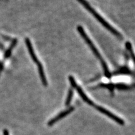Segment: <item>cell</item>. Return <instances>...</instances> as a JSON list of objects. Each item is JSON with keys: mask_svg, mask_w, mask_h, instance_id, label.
I'll list each match as a JSON object with an SVG mask.
<instances>
[{"mask_svg": "<svg viewBox=\"0 0 135 135\" xmlns=\"http://www.w3.org/2000/svg\"><path fill=\"white\" fill-rule=\"evenodd\" d=\"M77 30H78V33H79V35H81V36L82 37V38L84 40V41L86 42L88 46H89L90 49L92 51V52L94 53V54L95 55V56L99 59V60H100L101 66H102V67H103V69L104 71V74H105V76H106V77L108 78H110L112 76V74H111L110 72V71L108 68V66L106 62L105 61L104 59H103L102 56H101V55H100V52H99V51L98 50V49H96V47H95V46L94 45V44L92 43V41L90 39V38L88 37V36H87L86 32H84V30L83 29V27L82 26H81V25H78L77 27Z\"/></svg>", "mask_w": 135, "mask_h": 135, "instance_id": "1", "label": "cell"}, {"mask_svg": "<svg viewBox=\"0 0 135 135\" xmlns=\"http://www.w3.org/2000/svg\"><path fill=\"white\" fill-rule=\"evenodd\" d=\"M77 1L79 3H81L84 6V7L89 11L90 13L95 17L96 19L98 20V22H99L101 24V25H103L107 30H108L110 32H111L113 35H114L120 39L122 38V36L121 34L119 32L117 31L115 28H114L111 25H110L107 21L98 13V12H97L95 11V10L94 9L90 4L87 2L86 0H77Z\"/></svg>", "mask_w": 135, "mask_h": 135, "instance_id": "2", "label": "cell"}, {"mask_svg": "<svg viewBox=\"0 0 135 135\" xmlns=\"http://www.w3.org/2000/svg\"><path fill=\"white\" fill-rule=\"evenodd\" d=\"M69 82H70V83L71 84V87H72L74 88H75V89L77 90V91L78 93V94L81 97L82 99L84 101H85V102H86L88 104L91 105V106H95L94 103H93V101H92L89 98H88V97L86 96V95L84 94V92H83V91L81 88V87H80L78 85L77 83H76L75 79L73 78V76L70 75L69 77Z\"/></svg>", "mask_w": 135, "mask_h": 135, "instance_id": "3", "label": "cell"}, {"mask_svg": "<svg viewBox=\"0 0 135 135\" xmlns=\"http://www.w3.org/2000/svg\"><path fill=\"white\" fill-rule=\"evenodd\" d=\"M95 108L97 110H99L101 113H102L103 114H104L106 115L107 116H108L110 118H111V119H113L117 123H118V124H121V125H123L124 124V122L123 121V120H122L119 117H118L116 115H115L114 114H113V113H112L111 112H110L109 111L105 109V108L101 107H99V106H95Z\"/></svg>", "mask_w": 135, "mask_h": 135, "instance_id": "4", "label": "cell"}, {"mask_svg": "<svg viewBox=\"0 0 135 135\" xmlns=\"http://www.w3.org/2000/svg\"><path fill=\"white\" fill-rule=\"evenodd\" d=\"M74 110V107H70L69 109H66V110L62 112L61 113L57 115H56L55 117H54V118H52V119H51L48 123V125L49 126H51L53 124H54L55 123H56L57 122H58L59 120L61 119L62 118H63L64 117H65V116H66L67 115H68L69 114H70L71 112H72Z\"/></svg>", "mask_w": 135, "mask_h": 135, "instance_id": "5", "label": "cell"}, {"mask_svg": "<svg viewBox=\"0 0 135 135\" xmlns=\"http://www.w3.org/2000/svg\"><path fill=\"white\" fill-rule=\"evenodd\" d=\"M25 44H26L28 50V52L32 58V60L35 62V64H38L40 62L38 60V59L36 55L35 54V51H34V49L33 48V46L30 40H29V39L28 38H27L25 39Z\"/></svg>", "mask_w": 135, "mask_h": 135, "instance_id": "6", "label": "cell"}, {"mask_svg": "<svg viewBox=\"0 0 135 135\" xmlns=\"http://www.w3.org/2000/svg\"><path fill=\"white\" fill-rule=\"evenodd\" d=\"M37 65L38 67V70L40 78L42 81V83L44 84V86H47V79H46V75L45 74L43 66H42V65L41 64V62H39L38 64H37Z\"/></svg>", "mask_w": 135, "mask_h": 135, "instance_id": "7", "label": "cell"}, {"mask_svg": "<svg viewBox=\"0 0 135 135\" xmlns=\"http://www.w3.org/2000/svg\"><path fill=\"white\" fill-rule=\"evenodd\" d=\"M73 96V91L72 89H69L68 93V96L67 98L66 99V101H65V105L66 106H68V105L70 104L71 99H72Z\"/></svg>", "mask_w": 135, "mask_h": 135, "instance_id": "8", "label": "cell"}, {"mask_svg": "<svg viewBox=\"0 0 135 135\" xmlns=\"http://www.w3.org/2000/svg\"><path fill=\"white\" fill-rule=\"evenodd\" d=\"M100 87H105V88H107L108 89H109L112 93L113 92L114 89L115 88V85H114V84H100Z\"/></svg>", "mask_w": 135, "mask_h": 135, "instance_id": "9", "label": "cell"}, {"mask_svg": "<svg viewBox=\"0 0 135 135\" xmlns=\"http://www.w3.org/2000/svg\"><path fill=\"white\" fill-rule=\"evenodd\" d=\"M126 47L127 49V50H128V51L129 52V53L131 54L132 58L133 59V60L134 61V54H133V51H132L131 44L129 42H126Z\"/></svg>", "mask_w": 135, "mask_h": 135, "instance_id": "10", "label": "cell"}, {"mask_svg": "<svg viewBox=\"0 0 135 135\" xmlns=\"http://www.w3.org/2000/svg\"><path fill=\"white\" fill-rule=\"evenodd\" d=\"M115 87L117 88L119 90H127V89H129L130 87L127 86V85H126V84H116L115 86H114Z\"/></svg>", "mask_w": 135, "mask_h": 135, "instance_id": "11", "label": "cell"}, {"mask_svg": "<svg viewBox=\"0 0 135 135\" xmlns=\"http://www.w3.org/2000/svg\"><path fill=\"white\" fill-rule=\"evenodd\" d=\"M3 133V135H9V133H8V132L7 129H4Z\"/></svg>", "mask_w": 135, "mask_h": 135, "instance_id": "12", "label": "cell"}]
</instances>
